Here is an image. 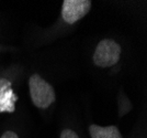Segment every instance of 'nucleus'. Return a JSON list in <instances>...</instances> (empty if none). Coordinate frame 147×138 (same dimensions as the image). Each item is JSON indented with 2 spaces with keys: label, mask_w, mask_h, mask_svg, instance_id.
I'll return each mask as SVG.
<instances>
[{
  "label": "nucleus",
  "mask_w": 147,
  "mask_h": 138,
  "mask_svg": "<svg viewBox=\"0 0 147 138\" xmlns=\"http://www.w3.org/2000/svg\"><path fill=\"white\" fill-rule=\"evenodd\" d=\"M29 94L31 102L38 109H47L56 100L54 86L38 73H33L29 77Z\"/></svg>",
  "instance_id": "f257e3e1"
},
{
  "label": "nucleus",
  "mask_w": 147,
  "mask_h": 138,
  "mask_svg": "<svg viewBox=\"0 0 147 138\" xmlns=\"http://www.w3.org/2000/svg\"><path fill=\"white\" fill-rule=\"evenodd\" d=\"M59 138H80L77 132H75L73 128H64L59 134Z\"/></svg>",
  "instance_id": "423d86ee"
},
{
  "label": "nucleus",
  "mask_w": 147,
  "mask_h": 138,
  "mask_svg": "<svg viewBox=\"0 0 147 138\" xmlns=\"http://www.w3.org/2000/svg\"><path fill=\"white\" fill-rule=\"evenodd\" d=\"M0 138H20V136L18 135L17 132L9 129V130H6V132L3 133V134L0 136Z\"/></svg>",
  "instance_id": "0eeeda50"
},
{
  "label": "nucleus",
  "mask_w": 147,
  "mask_h": 138,
  "mask_svg": "<svg viewBox=\"0 0 147 138\" xmlns=\"http://www.w3.org/2000/svg\"><path fill=\"white\" fill-rule=\"evenodd\" d=\"M91 7L90 0H64L61 2V19L66 25H75L86 17Z\"/></svg>",
  "instance_id": "7ed1b4c3"
},
{
  "label": "nucleus",
  "mask_w": 147,
  "mask_h": 138,
  "mask_svg": "<svg viewBox=\"0 0 147 138\" xmlns=\"http://www.w3.org/2000/svg\"><path fill=\"white\" fill-rule=\"evenodd\" d=\"M90 138H123L119 127L115 125L100 126L90 124L88 127Z\"/></svg>",
  "instance_id": "39448f33"
},
{
  "label": "nucleus",
  "mask_w": 147,
  "mask_h": 138,
  "mask_svg": "<svg viewBox=\"0 0 147 138\" xmlns=\"http://www.w3.org/2000/svg\"><path fill=\"white\" fill-rule=\"evenodd\" d=\"M122 46L113 39L100 40L93 51L92 62L100 69H107L117 65L121 60Z\"/></svg>",
  "instance_id": "f03ea898"
},
{
  "label": "nucleus",
  "mask_w": 147,
  "mask_h": 138,
  "mask_svg": "<svg viewBox=\"0 0 147 138\" xmlns=\"http://www.w3.org/2000/svg\"><path fill=\"white\" fill-rule=\"evenodd\" d=\"M16 95L11 89V82L7 79L0 77V111L1 112H13Z\"/></svg>",
  "instance_id": "20e7f679"
}]
</instances>
